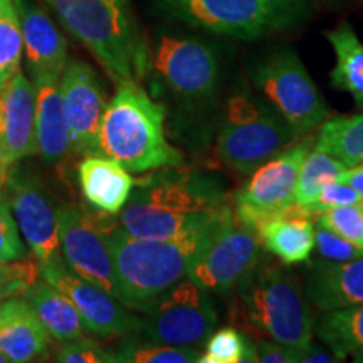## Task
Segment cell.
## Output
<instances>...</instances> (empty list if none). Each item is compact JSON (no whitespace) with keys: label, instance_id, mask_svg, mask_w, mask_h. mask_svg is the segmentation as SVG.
Masks as SVG:
<instances>
[{"label":"cell","instance_id":"cell-1","mask_svg":"<svg viewBox=\"0 0 363 363\" xmlns=\"http://www.w3.org/2000/svg\"><path fill=\"white\" fill-rule=\"evenodd\" d=\"M133 185L121 208L120 225L135 238L169 239L207 225L227 207L214 180L175 167L153 170Z\"/></svg>","mask_w":363,"mask_h":363},{"label":"cell","instance_id":"cell-2","mask_svg":"<svg viewBox=\"0 0 363 363\" xmlns=\"http://www.w3.org/2000/svg\"><path fill=\"white\" fill-rule=\"evenodd\" d=\"M214 220L194 233L169 239L135 238L120 224L110 222L106 240L115 266L120 303L143 313L160 294L187 278Z\"/></svg>","mask_w":363,"mask_h":363},{"label":"cell","instance_id":"cell-3","mask_svg":"<svg viewBox=\"0 0 363 363\" xmlns=\"http://www.w3.org/2000/svg\"><path fill=\"white\" fill-rule=\"evenodd\" d=\"M167 108L150 98L140 81L116 84L99 126V155L135 174L180 165L184 157L165 136Z\"/></svg>","mask_w":363,"mask_h":363},{"label":"cell","instance_id":"cell-4","mask_svg":"<svg viewBox=\"0 0 363 363\" xmlns=\"http://www.w3.org/2000/svg\"><path fill=\"white\" fill-rule=\"evenodd\" d=\"M113 83L140 81L150 71L148 45L128 0H45Z\"/></svg>","mask_w":363,"mask_h":363},{"label":"cell","instance_id":"cell-5","mask_svg":"<svg viewBox=\"0 0 363 363\" xmlns=\"http://www.w3.org/2000/svg\"><path fill=\"white\" fill-rule=\"evenodd\" d=\"M254 328L294 348L310 347L313 320L310 303L298 276L286 264L257 262L235 288Z\"/></svg>","mask_w":363,"mask_h":363},{"label":"cell","instance_id":"cell-6","mask_svg":"<svg viewBox=\"0 0 363 363\" xmlns=\"http://www.w3.org/2000/svg\"><path fill=\"white\" fill-rule=\"evenodd\" d=\"M296 140L291 126L269 104L249 89H240L225 103L217 155L230 170L246 175Z\"/></svg>","mask_w":363,"mask_h":363},{"label":"cell","instance_id":"cell-7","mask_svg":"<svg viewBox=\"0 0 363 363\" xmlns=\"http://www.w3.org/2000/svg\"><path fill=\"white\" fill-rule=\"evenodd\" d=\"M174 19L240 40L259 39L301 19L305 0H158Z\"/></svg>","mask_w":363,"mask_h":363},{"label":"cell","instance_id":"cell-8","mask_svg":"<svg viewBox=\"0 0 363 363\" xmlns=\"http://www.w3.org/2000/svg\"><path fill=\"white\" fill-rule=\"evenodd\" d=\"M150 71L157 74L177 103L206 110L219 93L220 61L211 44L195 35L163 33L148 48ZM148 71V72H150Z\"/></svg>","mask_w":363,"mask_h":363},{"label":"cell","instance_id":"cell-9","mask_svg":"<svg viewBox=\"0 0 363 363\" xmlns=\"http://www.w3.org/2000/svg\"><path fill=\"white\" fill-rule=\"evenodd\" d=\"M252 81L298 140L328 120V106L293 49L281 48L262 57L254 66Z\"/></svg>","mask_w":363,"mask_h":363},{"label":"cell","instance_id":"cell-10","mask_svg":"<svg viewBox=\"0 0 363 363\" xmlns=\"http://www.w3.org/2000/svg\"><path fill=\"white\" fill-rule=\"evenodd\" d=\"M261 249L259 235L227 207L212 224L187 278L211 294L225 296L259 262Z\"/></svg>","mask_w":363,"mask_h":363},{"label":"cell","instance_id":"cell-11","mask_svg":"<svg viewBox=\"0 0 363 363\" xmlns=\"http://www.w3.org/2000/svg\"><path fill=\"white\" fill-rule=\"evenodd\" d=\"M140 337L174 347L201 348L217 330L212 294L185 278L145 310Z\"/></svg>","mask_w":363,"mask_h":363},{"label":"cell","instance_id":"cell-12","mask_svg":"<svg viewBox=\"0 0 363 363\" xmlns=\"http://www.w3.org/2000/svg\"><path fill=\"white\" fill-rule=\"evenodd\" d=\"M315 138L294 143L257 167L251 180L235 194L234 212L242 224L256 233L262 222L294 206L298 177Z\"/></svg>","mask_w":363,"mask_h":363},{"label":"cell","instance_id":"cell-13","mask_svg":"<svg viewBox=\"0 0 363 363\" xmlns=\"http://www.w3.org/2000/svg\"><path fill=\"white\" fill-rule=\"evenodd\" d=\"M56 214L59 246L66 266L76 276L118 299L115 266L106 240L110 222L78 206H65L57 208Z\"/></svg>","mask_w":363,"mask_h":363},{"label":"cell","instance_id":"cell-14","mask_svg":"<svg viewBox=\"0 0 363 363\" xmlns=\"http://www.w3.org/2000/svg\"><path fill=\"white\" fill-rule=\"evenodd\" d=\"M39 271L44 281L71 299L84 330L96 338H126L142 333L143 318L135 316L130 308L104 289L76 276L66 266L62 256L48 262Z\"/></svg>","mask_w":363,"mask_h":363},{"label":"cell","instance_id":"cell-15","mask_svg":"<svg viewBox=\"0 0 363 363\" xmlns=\"http://www.w3.org/2000/svg\"><path fill=\"white\" fill-rule=\"evenodd\" d=\"M4 185L11 195V208L19 233L40 269L61 256L56 211L43 185L26 172L11 167Z\"/></svg>","mask_w":363,"mask_h":363},{"label":"cell","instance_id":"cell-16","mask_svg":"<svg viewBox=\"0 0 363 363\" xmlns=\"http://www.w3.org/2000/svg\"><path fill=\"white\" fill-rule=\"evenodd\" d=\"M59 89L71 147L81 155H99V126L108 101L96 72L86 62H67L59 78Z\"/></svg>","mask_w":363,"mask_h":363},{"label":"cell","instance_id":"cell-17","mask_svg":"<svg viewBox=\"0 0 363 363\" xmlns=\"http://www.w3.org/2000/svg\"><path fill=\"white\" fill-rule=\"evenodd\" d=\"M38 155L34 83L19 69L0 91V157L6 172L22 158Z\"/></svg>","mask_w":363,"mask_h":363},{"label":"cell","instance_id":"cell-18","mask_svg":"<svg viewBox=\"0 0 363 363\" xmlns=\"http://www.w3.org/2000/svg\"><path fill=\"white\" fill-rule=\"evenodd\" d=\"M19 12L22 43L33 79L61 78L67 65L66 40L43 9L27 0H13Z\"/></svg>","mask_w":363,"mask_h":363},{"label":"cell","instance_id":"cell-19","mask_svg":"<svg viewBox=\"0 0 363 363\" xmlns=\"http://www.w3.org/2000/svg\"><path fill=\"white\" fill-rule=\"evenodd\" d=\"M305 294L318 311H333L363 303V257L352 261L311 262L305 276Z\"/></svg>","mask_w":363,"mask_h":363},{"label":"cell","instance_id":"cell-20","mask_svg":"<svg viewBox=\"0 0 363 363\" xmlns=\"http://www.w3.org/2000/svg\"><path fill=\"white\" fill-rule=\"evenodd\" d=\"M51 335L44 328L24 298L9 296L2 301L0 352L11 363L43 360L51 348Z\"/></svg>","mask_w":363,"mask_h":363},{"label":"cell","instance_id":"cell-21","mask_svg":"<svg viewBox=\"0 0 363 363\" xmlns=\"http://www.w3.org/2000/svg\"><path fill=\"white\" fill-rule=\"evenodd\" d=\"M310 212L294 203L283 214L262 222L256 229L262 247L286 266L308 262L315 251V224Z\"/></svg>","mask_w":363,"mask_h":363},{"label":"cell","instance_id":"cell-22","mask_svg":"<svg viewBox=\"0 0 363 363\" xmlns=\"http://www.w3.org/2000/svg\"><path fill=\"white\" fill-rule=\"evenodd\" d=\"M81 192L96 211L120 214L128 202L135 180L120 163L104 155H88L78 167Z\"/></svg>","mask_w":363,"mask_h":363},{"label":"cell","instance_id":"cell-23","mask_svg":"<svg viewBox=\"0 0 363 363\" xmlns=\"http://www.w3.org/2000/svg\"><path fill=\"white\" fill-rule=\"evenodd\" d=\"M35 143L48 163H57L71 150V135L57 78H35Z\"/></svg>","mask_w":363,"mask_h":363},{"label":"cell","instance_id":"cell-24","mask_svg":"<svg viewBox=\"0 0 363 363\" xmlns=\"http://www.w3.org/2000/svg\"><path fill=\"white\" fill-rule=\"evenodd\" d=\"M22 298L33 308L35 316L52 340L62 343L83 337L84 326L78 310L65 293L59 291L48 281L35 279L24 289Z\"/></svg>","mask_w":363,"mask_h":363},{"label":"cell","instance_id":"cell-25","mask_svg":"<svg viewBox=\"0 0 363 363\" xmlns=\"http://www.w3.org/2000/svg\"><path fill=\"white\" fill-rule=\"evenodd\" d=\"M313 333L338 358L363 353V303L342 310L325 311L313 323Z\"/></svg>","mask_w":363,"mask_h":363},{"label":"cell","instance_id":"cell-26","mask_svg":"<svg viewBox=\"0 0 363 363\" xmlns=\"http://www.w3.org/2000/svg\"><path fill=\"white\" fill-rule=\"evenodd\" d=\"M325 35L335 51L331 83L337 89L350 93L358 106L363 108V43L347 22Z\"/></svg>","mask_w":363,"mask_h":363},{"label":"cell","instance_id":"cell-27","mask_svg":"<svg viewBox=\"0 0 363 363\" xmlns=\"http://www.w3.org/2000/svg\"><path fill=\"white\" fill-rule=\"evenodd\" d=\"M313 145L315 150L338 158L348 169L363 165V115L326 120Z\"/></svg>","mask_w":363,"mask_h":363},{"label":"cell","instance_id":"cell-28","mask_svg":"<svg viewBox=\"0 0 363 363\" xmlns=\"http://www.w3.org/2000/svg\"><path fill=\"white\" fill-rule=\"evenodd\" d=\"M347 170L348 167L338 158L320 152V150H313V152L310 150L305 162H303L301 170H299L294 203L308 211L311 203L315 202L318 190L328 182L340 180V177Z\"/></svg>","mask_w":363,"mask_h":363},{"label":"cell","instance_id":"cell-29","mask_svg":"<svg viewBox=\"0 0 363 363\" xmlns=\"http://www.w3.org/2000/svg\"><path fill=\"white\" fill-rule=\"evenodd\" d=\"M201 355V348L150 342L140 335L126 337L120 350L115 352L116 362L123 363H197Z\"/></svg>","mask_w":363,"mask_h":363},{"label":"cell","instance_id":"cell-30","mask_svg":"<svg viewBox=\"0 0 363 363\" xmlns=\"http://www.w3.org/2000/svg\"><path fill=\"white\" fill-rule=\"evenodd\" d=\"M22 29L13 0H0V91L21 69Z\"/></svg>","mask_w":363,"mask_h":363},{"label":"cell","instance_id":"cell-31","mask_svg":"<svg viewBox=\"0 0 363 363\" xmlns=\"http://www.w3.org/2000/svg\"><path fill=\"white\" fill-rule=\"evenodd\" d=\"M206 352L199 363H252L257 362L256 343L242 331L225 326L216 330L207 340Z\"/></svg>","mask_w":363,"mask_h":363},{"label":"cell","instance_id":"cell-32","mask_svg":"<svg viewBox=\"0 0 363 363\" xmlns=\"http://www.w3.org/2000/svg\"><path fill=\"white\" fill-rule=\"evenodd\" d=\"M318 225L347 239L348 242L363 247V207L362 203L343 206L318 214Z\"/></svg>","mask_w":363,"mask_h":363},{"label":"cell","instance_id":"cell-33","mask_svg":"<svg viewBox=\"0 0 363 363\" xmlns=\"http://www.w3.org/2000/svg\"><path fill=\"white\" fill-rule=\"evenodd\" d=\"M27 249L22 242L19 227L13 219L11 206H9L4 194L0 195V264L24 261Z\"/></svg>","mask_w":363,"mask_h":363},{"label":"cell","instance_id":"cell-34","mask_svg":"<svg viewBox=\"0 0 363 363\" xmlns=\"http://www.w3.org/2000/svg\"><path fill=\"white\" fill-rule=\"evenodd\" d=\"M54 360L61 363H116V357L115 352L106 350L93 340L79 337L71 342H62Z\"/></svg>","mask_w":363,"mask_h":363},{"label":"cell","instance_id":"cell-35","mask_svg":"<svg viewBox=\"0 0 363 363\" xmlns=\"http://www.w3.org/2000/svg\"><path fill=\"white\" fill-rule=\"evenodd\" d=\"M315 251L320 254L321 259L337 262L363 257V247L348 242L347 239L340 238L338 234L331 233L330 229L318 224L315 234Z\"/></svg>","mask_w":363,"mask_h":363},{"label":"cell","instance_id":"cell-36","mask_svg":"<svg viewBox=\"0 0 363 363\" xmlns=\"http://www.w3.org/2000/svg\"><path fill=\"white\" fill-rule=\"evenodd\" d=\"M363 197L352 189L350 185L343 184V182H328L323 187L318 190V195L315 202L311 203L308 212L310 214H320V212L331 211V208L343 207V206H353V203H362Z\"/></svg>","mask_w":363,"mask_h":363},{"label":"cell","instance_id":"cell-37","mask_svg":"<svg viewBox=\"0 0 363 363\" xmlns=\"http://www.w3.org/2000/svg\"><path fill=\"white\" fill-rule=\"evenodd\" d=\"M38 262H9L0 264V298L16 296L17 293H24L29 284L38 279Z\"/></svg>","mask_w":363,"mask_h":363},{"label":"cell","instance_id":"cell-38","mask_svg":"<svg viewBox=\"0 0 363 363\" xmlns=\"http://www.w3.org/2000/svg\"><path fill=\"white\" fill-rule=\"evenodd\" d=\"M256 355L259 363H301L303 350L269 338H259L256 342Z\"/></svg>","mask_w":363,"mask_h":363},{"label":"cell","instance_id":"cell-39","mask_svg":"<svg viewBox=\"0 0 363 363\" xmlns=\"http://www.w3.org/2000/svg\"><path fill=\"white\" fill-rule=\"evenodd\" d=\"M338 362V358L330 352V348H323L318 343H310V347L303 350L301 363H333Z\"/></svg>","mask_w":363,"mask_h":363},{"label":"cell","instance_id":"cell-40","mask_svg":"<svg viewBox=\"0 0 363 363\" xmlns=\"http://www.w3.org/2000/svg\"><path fill=\"white\" fill-rule=\"evenodd\" d=\"M338 182H343V184L350 185L352 189H355L357 192L363 197V165L348 169L342 177H340Z\"/></svg>","mask_w":363,"mask_h":363},{"label":"cell","instance_id":"cell-41","mask_svg":"<svg viewBox=\"0 0 363 363\" xmlns=\"http://www.w3.org/2000/svg\"><path fill=\"white\" fill-rule=\"evenodd\" d=\"M6 177H7V172H6V169H4V165H2V157H0V195H2L4 184H6Z\"/></svg>","mask_w":363,"mask_h":363},{"label":"cell","instance_id":"cell-42","mask_svg":"<svg viewBox=\"0 0 363 363\" xmlns=\"http://www.w3.org/2000/svg\"><path fill=\"white\" fill-rule=\"evenodd\" d=\"M0 363H11V362H9V360H7V357H6V355H4V353H2V352H0Z\"/></svg>","mask_w":363,"mask_h":363},{"label":"cell","instance_id":"cell-43","mask_svg":"<svg viewBox=\"0 0 363 363\" xmlns=\"http://www.w3.org/2000/svg\"><path fill=\"white\" fill-rule=\"evenodd\" d=\"M353 362H357V363H363V353H362V355L353 357Z\"/></svg>","mask_w":363,"mask_h":363},{"label":"cell","instance_id":"cell-44","mask_svg":"<svg viewBox=\"0 0 363 363\" xmlns=\"http://www.w3.org/2000/svg\"><path fill=\"white\" fill-rule=\"evenodd\" d=\"M2 301L4 298H0V320H2Z\"/></svg>","mask_w":363,"mask_h":363},{"label":"cell","instance_id":"cell-45","mask_svg":"<svg viewBox=\"0 0 363 363\" xmlns=\"http://www.w3.org/2000/svg\"><path fill=\"white\" fill-rule=\"evenodd\" d=\"M362 207H363V202H362Z\"/></svg>","mask_w":363,"mask_h":363}]
</instances>
